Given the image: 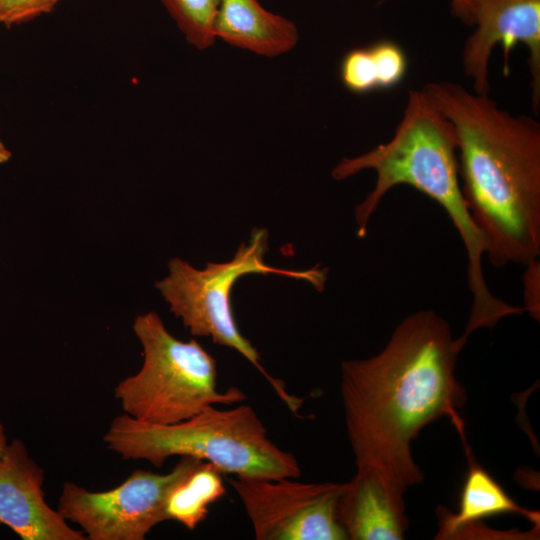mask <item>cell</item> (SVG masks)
<instances>
[{
	"instance_id": "6da1fadb",
	"label": "cell",
	"mask_w": 540,
	"mask_h": 540,
	"mask_svg": "<svg viewBox=\"0 0 540 540\" xmlns=\"http://www.w3.org/2000/svg\"><path fill=\"white\" fill-rule=\"evenodd\" d=\"M432 310L405 317L375 356L343 361L340 393L356 466H375L409 487L423 473L411 453L420 431L447 416L464 437L466 392L457 358L466 343Z\"/></svg>"
},
{
	"instance_id": "7a4b0ae2",
	"label": "cell",
	"mask_w": 540,
	"mask_h": 540,
	"mask_svg": "<svg viewBox=\"0 0 540 540\" xmlns=\"http://www.w3.org/2000/svg\"><path fill=\"white\" fill-rule=\"evenodd\" d=\"M453 125L461 190L490 263L540 256V125L450 81L421 89Z\"/></svg>"
},
{
	"instance_id": "3957f363",
	"label": "cell",
	"mask_w": 540,
	"mask_h": 540,
	"mask_svg": "<svg viewBox=\"0 0 540 540\" xmlns=\"http://www.w3.org/2000/svg\"><path fill=\"white\" fill-rule=\"evenodd\" d=\"M458 143L452 123L442 115L422 90H410L403 116L393 137L371 150L344 157L332 170L335 180H343L364 170L376 173L374 188L355 208L357 235L363 238L371 216L386 194L398 185H408L438 203L458 231L468 258V287L472 307L465 333L492 328L523 307L495 297L483 274L486 252L484 238L465 202L458 165Z\"/></svg>"
},
{
	"instance_id": "277c9868",
	"label": "cell",
	"mask_w": 540,
	"mask_h": 540,
	"mask_svg": "<svg viewBox=\"0 0 540 540\" xmlns=\"http://www.w3.org/2000/svg\"><path fill=\"white\" fill-rule=\"evenodd\" d=\"M109 450L125 460H145L161 468L172 456L206 461L222 474L242 479L298 478L295 456L278 447L250 405L209 406L181 422L156 425L123 413L104 437Z\"/></svg>"
},
{
	"instance_id": "5b68a950",
	"label": "cell",
	"mask_w": 540,
	"mask_h": 540,
	"mask_svg": "<svg viewBox=\"0 0 540 540\" xmlns=\"http://www.w3.org/2000/svg\"><path fill=\"white\" fill-rule=\"evenodd\" d=\"M268 250L266 229H253L248 243H241L234 257L223 263H208L196 269L179 258L170 260L169 274L156 282L170 306V312L181 318L189 332L198 337H210L221 346L232 348L244 356L265 377L289 410L297 414L303 399L290 394L285 383L271 376L262 366L257 349L238 329L233 315L231 291L235 282L247 274H276L306 281L322 291L327 270H289L269 266L264 261Z\"/></svg>"
},
{
	"instance_id": "8992f818",
	"label": "cell",
	"mask_w": 540,
	"mask_h": 540,
	"mask_svg": "<svg viewBox=\"0 0 540 540\" xmlns=\"http://www.w3.org/2000/svg\"><path fill=\"white\" fill-rule=\"evenodd\" d=\"M133 331L143 347V364L114 389L115 398L130 417L169 425L209 406L232 405L246 398L237 387L221 392L216 360L195 339L174 337L156 312L139 315Z\"/></svg>"
},
{
	"instance_id": "52a82bcc",
	"label": "cell",
	"mask_w": 540,
	"mask_h": 540,
	"mask_svg": "<svg viewBox=\"0 0 540 540\" xmlns=\"http://www.w3.org/2000/svg\"><path fill=\"white\" fill-rule=\"evenodd\" d=\"M200 461L181 457L166 474L138 469L107 491H90L67 481L57 511L78 525L87 540H143L156 525L168 521L169 493Z\"/></svg>"
},
{
	"instance_id": "ba28073f",
	"label": "cell",
	"mask_w": 540,
	"mask_h": 540,
	"mask_svg": "<svg viewBox=\"0 0 540 540\" xmlns=\"http://www.w3.org/2000/svg\"><path fill=\"white\" fill-rule=\"evenodd\" d=\"M295 479H229L251 521L255 538L347 540L336 517L342 484Z\"/></svg>"
},
{
	"instance_id": "9c48e42d",
	"label": "cell",
	"mask_w": 540,
	"mask_h": 540,
	"mask_svg": "<svg viewBox=\"0 0 540 540\" xmlns=\"http://www.w3.org/2000/svg\"><path fill=\"white\" fill-rule=\"evenodd\" d=\"M467 24L475 25L462 50V65L473 83V92L489 95V61L501 44L507 70L508 54L524 44L529 51L532 106L540 110V0H469Z\"/></svg>"
},
{
	"instance_id": "30bf717a",
	"label": "cell",
	"mask_w": 540,
	"mask_h": 540,
	"mask_svg": "<svg viewBox=\"0 0 540 540\" xmlns=\"http://www.w3.org/2000/svg\"><path fill=\"white\" fill-rule=\"evenodd\" d=\"M44 470L20 439L8 443L0 460V525L22 540H87L45 501Z\"/></svg>"
},
{
	"instance_id": "8fae6325",
	"label": "cell",
	"mask_w": 540,
	"mask_h": 540,
	"mask_svg": "<svg viewBox=\"0 0 540 540\" xmlns=\"http://www.w3.org/2000/svg\"><path fill=\"white\" fill-rule=\"evenodd\" d=\"M406 488L375 466H357L354 477L342 484L336 504L337 520L348 539H403L409 526Z\"/></svg>"
},
{
	"instance_id": "7c38bea8",
	"label": "cell",
	"mask_w": 540,
	"mask_h": 540,
	"mask_svg": "<svg viewBox=\"0 0 540 540\" xmlns=\"http://www.w3.org/2000/svg\"><path fill=\"white\" fill-rule=\"evenodd\" d=\"M215 35L230 46L268 58L288 53L299 40L296 24L259 0H220Z\"/></svg>"
},
{
	"instance_id": "4fadbf2b",
	"label": "cell",
	"mask_w": 540,
	"mask_h": 540,
	"mask_svg": "<svg viewBox=\"0 0 540 540\" xmlns=\"http://www.w3.org/2000/svg\"><path fill=\"white\" fill-rule=\"evenodd\" d=\"M469 470L463 484L456 513L439 507V532L437 539H451L461 535L480 520L500 515L518 514L539 523V514L522 508L504 488L478 463L465 445Z\"/></svg>"
},
{
	"instance_id": "5bb4252c",
	"label": "cell",
	"mask_w": 540,
	"mask_h": 540,
	"mask_svg": "<svg viewBox=\"0 0 540 540\" xmlns=\"http://www.w3.org/2000/svg\"><path fill=\"white\" fill-rule=\"evenodd\" d=\"M226 493L222 473L201 460L171 490L166 501L168 520L194 530L208 515L209 507Z\"/></svg>"
},
{
	"instance_id": "9a60e30c",
	"label": "cell",
	"mask_w": 540,
	"mask_h": 540,
	"mask_svg": "<svg viewBox=\"0 0 540 540\" xmlns=\"http://www.w3.org/2000/svg\"><path fill=\"white\" fill-rule=\"evenodd\" d=\"M186 41L197 50L214 45L220 0H160Z\"/></svg>"
},
{
	"instance_id": "2e32d148",
	"label": "cell",
	"mask_w": 540,
	"mask_h": 540,
	"mask_svg": "<svg viewBox=\"0 0 540 540\" xmlns=\"http://www.w3.org/2000/svg\"><path fill=\"white\" fill-rule=\"evenodd\" d=\"M343 86L355 94H366L378 88L377 68L369 46L347 51L339 67Z\"/></svg>"
},
{
	"instance_id": "e0dca14e",
	"label": "cell",
	"mask_w": 540,
	"mask_h": 540,
	"mask_svg": "<svg viewBox=\"0 0 540 540\" xmlns=\"http://www.w3.org/2000/svg\"><path fill=\"white\" fill-rule=\"evenodd\" d=\"M376 64L378 88L390 89L398 85L406 75L407 56L400 45L391 40H381L369 45Z\"/></svg>"
},
{
	"instance_id": "ac0fdd59",
	"label": "cell",
	"mask_w": 540,
	"mask_h": 540,
	"mask_svg": "<svg viewBox=\"0 0 540 540\" xmlns=\"http://www.w3.org/2000/svg\"><path fill=\"white\" fill-rule=\"evenodd\" d=\"M59 0H0V24L6 27L51 12Z\"/></svg>"
},
{
	"instance_id": "d6986e66",
	"label": "cell",
	"mask_w": 540,
	"mask_h": 540,
	"mask_svg": "<svg viewBox=\"0 0 540 540\" xmlns=\"http://www.w3.org/2000/svg\"><path fill=\"white\" fill-rule=\"evenodd\" d=\"M523 275L525 311L539 320L540 312V263L539 259L525 266Z\"/></svg>"
},
{
	"instance_id": "ffe728a7",
	"label": "cell",
	"mask_w": 540,
	"mask_h": 540,
	"mask_svg": "<svg viewBox=\"0 0 540 540\" xmlns=\"http://www.w3.org/2000/svg\"><path fill=\"white\" fill-rule=\"evenodd\" d=\"M469 0H452V13L467 24Z\"/></svg>"
},
{
	"instance_id": "44dd1931",
	"label": "cell",
	"mask_w": 540,
	"mask_h": 540,
	"mask_svg": "<svg viewBox=\"0 0 540 540\" xmlns=\"http://www.w3.org/2000/svg\"><path fill=\"white\" fill-rule=\"evenodd\" d=\"M8 443L5 427L0 423V460L7 448Z\"/></svg>"
},
{
	"instance_id": "7402d4cb",
	"label": "cell",
	"mask_w": 540,
	"mask_h": 540,
	"mask_svg": "<svg viewBox=\"0 0 540 540\" xmlns=\"http://www.w3.org/2000/svg\"><path fill=\"white\" fill-rule=\"evenodd\" d=\"M12 154L9 149L5 146L3 141L0 139V165L8 162Z\"/></svg>"
}]
</instances>
